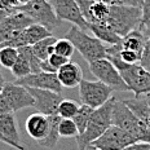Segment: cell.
<instances>
[{
  "mask_svg": "<svg viewBox=\"0 0 150 150\" xmlns=\"http://www.w3.org/2000/svg\"><path fill=\"white\" fill-rule=\"evenodd\" d=\"M115 101L117 98L111 97L102 106L93 110L86 131L76 137L78 150H83L87 145L97 140L109 127L112 126V108H114Z\"/></svg>",
  "mask_w": 150,
  "mask_h": 150,
  "instance_id": "1",
  "label": "cell"
},
{
  "mask_svg": "<svg viewBox=\"0 0 150 150\" xmlns=\"http://www.w3.org/2000/svg\"><path fill=\"white\" fill-rule=\"evenodd\" d=\"M112 124L131 133L137 142H150V127L140 119L124 101H115L112 108Z\"/></svg>",
  "mask_w": 150,
  "mask_h": 150,
  "instance_id": "2",
  "label": "cell"
},
{
  "mask_svg": "<svg viewBox=\"0 0 150 150\" xmlns=\"http://www.w3.org/2000/svg\"><path fill=\"white\" fill-rule=\"evenodd\" d=\"M142 22V9L124 4H110V12L106 25L119 36H126L132 30L139 29Z\"/></svg>",
  "mask_w": 150,
  "mask_h": 150,
  "instance_id": "3",
  "label": "cell"
},
{
  "mask_svg": "<svg viewBox=\"0 0 150 150\" xmlns=\"http://www.w3.org/2000/svg\"><path fill=\"white\" fill-rule=\"evenodd\" d=\"M106 58H109L120 71L128 86V91L133 92L135 96L150 93V71L145 70L140 64H124L117 53H108Z\"/></svg>",
  "mask_w": 150,
  "mask_h": 150,
  "instance_id": "4",
  "label": "cell"
},
{
  "mask_svg": "<svg viewBox=\"0 0 150 150\" xmlns=\"http://www.w3.org/2000/svg\"><path fill=\"white\" fill-rule=\"evenodd\" d=\"M66 38L71 40L75 49L83 56V58L88 64L106 58L108 56V47L104 45V42L96 38L95 35L91 36L83 29L76 25H73L67 31Z\"/></svg>",
  "mask_w": 150,
  "mask_h": 150,
  "instance_id": "5",
  "label": "cell"
},
{
  "mask_svg": "<svg viewBox=\"0 0 150 150\" xmlns=\"http://www.w3.org/2000/svg\"><path fill=\"white\" fill-rule=\"evenodd\" d=\"M17 11L26 13L34 20V22L42 25L49 31L57 29L62 21L57 17L54 8L49 0H30L27 4L18 5Z\"/></svg>",
  "mask_w": 150,
  "mask_h": 150,
  "instance_id": "6",
  "label": "cell"
},
{
  "mask_svg": "<svg viewBox=\"0 0 150 150\" xmlns=\"http://www.w3.org/2000/svg\"><path fill=\"white\" fill-rule=\"evenodd\" d=\"M78 87H79L80 102L93 109H97L108 102L112 97V91H114L111 87L98 79L95 82L83 79Z\"/></svg>",
  "mask_w": 150,
  "mask_h": 150,
  "instance_id": "7",
  "label": "cell"
},
{
  "mask_svg": "<svg viewBox=\"0 0 150 150\" xmlns=\"http://www.w3.org/2000/svg\"><path fill=\"white\" fill-rule=\"evenodd\" d=\"M88 65L91 73L98 80H101L105 84H108L109 87H111L114 91H119V92L128 91V86L124 82L120 71L109 58H101V60H97Z\"/></svg>",
  "mask_w": 150,
  "mask_h": 150,
  "instance_id": "8",
  "label": "cell"
},
{
  "mask_svg": "<svg viewBox=\"0 0 150 150\" xmlns=\"http://www.w3.org/2000/svg\"><path fill=\"white\" fill-rule=\"evenodd\" d=\"M136 142L137 140L131 133L112 124L92 144L101 150H123Z\"/></svg>",
  "mask_w": 150,
  "mask_h": 150,
  "instance_id": "9",
  "label": "cell"
},
{
  "mask_svg": "<svg viewBox=\"0 0 150 150\" xmlns=\"http://www.w3.org/2000/svg\"><path fill=\"white\" fill-rule=\"evenodd\" d=\"M49 1L53 5L56 14L61 21L76 25L84 31L89 30V23L84 18L76 0H49Z\"/></svg>",
  "mask_w": 150,
  "mask_h": 150,
  "instance_id": "10",
  "label": "cell"
},
{
  "mask_svg": "<svg viewBox=\"0 0 150 150\" xmlns=\"http://www.w3.org/2000/svg\"><path fill=\"white\" fill-rule=\"evenodd\" d=\"M18 58L11 69L12 74L14 75L17 79L25 78L27 75L33 73H39L42 71V60L36 57V54L33 51L31 45H25L18 48Z\"/></svg>",
  "mask_w": 150,
  "mask_h": 150,
  "instance_id": "11",
  "label": "cell"
},
{
  "mask_svg": "<svg viewBox=\"0 0 150 150\" xmlns=\"http://www.w3.org/2000/svg\"><path fill=\"white\" fill-rule=\"evenodd\" d=\"M17 84L30 88H40V89H49L54 91L57 93H62V84L57 76V73H49V71H39L33 73L25 78L16 79Z\"/></svg>",
  "mask_w": 150,
  "mask_h": 150,
  "instance_id": "12",
  "label": "cell"
},
{
  "mask_svg": "<svg viewBox=\"0 0 150 150\" xmlns=\"http://www.w3.org/2000/svg\"><path fill=\"white\" fill-rule=\"evenodd\" d=\"M1 93L8 100L13 112L27 108H34L35 100L26 87L17 83H5Z\"/></svg>",
  "mask_w": 150,
  "mask_h": 150,
  "instance_id": "13",
  "label": "cell"
},
{
  "mask_svg": "<svg viewBox=\"0 0 150 150\" xmlns=\"http://www.w3.org/2000/svg\"><path fill=\"white\" fill-rule=\"evenodd\" d=\"M33 95L35 100L34 108L39 112H43L45 115H54L57 114L58 106H60L62 98V93H57L54 91L49 89H40V88H30L26 87Z\"/></svg>",
  "mask_w": 150,
  "mask_h": 150,
  "instance_id": "14",
  "label": "cell"
},
{
  "mask_svg": "<svg viewBox=\"0 0 150 150\" xmlns=\"http://www.w3.org/2000/svg\"><path fill=\"white\" fill-rule=\"evenodd\" d=\"M0 141L17 150H25V146L21 144L14 112L0 115Z\"/></svg>",
  "mask_w": 150,
  "mask_h": 150,
  "instance_id": "15",
  "label": "cell"
},
{
  "mask_svg": "<svg viewBox=\"0 0 150 150\" xmlns=\"http://www.w3.org/2000/svg\"><path fill=\"white\" fill-rule=\"evenodd\" d=\"M25 127H26V132L29 133V136L38 142L40 140L45 139V136L48 135L49 118L48 115L43 114V112H34L27 118Z\"/></svg>",
  "mask_w": 150,
  "mask_h": 150,
  "instance_id": "16",
  "label": "cell"
},
{
  "mask_svg": "<svg viewBox=\"0 0 150 150\" xmlns=\"http://www.w3.org/2000/svg\"><path fill=\"white\" fill-rule=\"evenodd\" d=\"M57 76L60 79L62 87L66 88H74L80 84L83 80V71L76 62L69 61L61 69H58Z\"/></svg>",
  "mask_w": 150,
  "mask_h": 150,
  "instance_id": "17",
  "label": "cell"
},
{
  "mask_svg": "<svg viewBox=\"0 0 150 150\" xmlns=\"http://www.w3.org/2000/svg\"><path fill=\"white\" fill-rule=\"evenodd\" d=\"M146 40H148V38L145 36V34H144L139 27V29L132 30L131 33H128L126 36L122 38L120 45H122V48H124V49H131V51L137 52L139 54H142L144 47L146 44Z\"/></svg>",
  "mask_w": 150,
  "mask_h": 150,
  "instance_id": "18",
  "label": "cell"
},
{
  "mask_svg": "<svg viewBox=\"0 0 150 150\" xmlns=\"http://www.w3.org/2000/svg\"><path fill=\"white\" fill-rule=\"evenodd\" d=\"M49 118V131L48 135L45 136V139L38 141L39 146L44 149H53L56 145H57L58 140H60V122L62 118L58 114L54 115H48Z\"/></svg>",
  "mask_w": 150,
  "mask_h": 150,
  "instance_id": "19",
  "label": "cell"
},
{
  "mask_svg": "<svg viewBox=\"0 0 150 150\" xmlns=\"http://www.w3.org/2000/svg\"><path fill=\"white\" fill-rule=\"evenodd\" d=\"M89 31H92V34L96 38H98L101 42L109 45H114L122 42V36L118 35L106 23H89Z\"/></svg>",
  "mask_w": 150,
  "mask_h": 150,
  "instance_id": "20",
  "label": "cell"
},
{
  "mask_svg": "<svg viewBox=\"0 0 150 150\" xmlns=\"http://www.w3.org/2000/svg\"><path fill=\"white\" fill-rule=\"evenodd\" d=\"M124 102H126V104L129 106V109L133 112H135V114L140 118V119L148 124L149 118H150V106L148 104V101H146L145 95L135 96L133 98L126 100ZM148 126H149V124H148Z\"/></svg>",
  "mask_w": 150,
  "mask_h": 150,
  "instance_id": "21",
  "label": "cell"
},
{
  "mask_svg": "<svg viewBox=\"0 0 150 150\" xmlns=\"http://www.w3.org/2000/svg\"><path fill=\"white\" fill-rule=\"evenodd\" d=\"M56 42H57V39L53 35H51V36H47L44 39H42L40 42L35 43V44L31 47H33V51L36 54V57L42 61H45V60H48L49 56L54 52Z\"/></svg>",
  "mask_w": 150,
  "mask_h": 150,
  "instance_id": "22",
  "label": "cell"
},
{
  "mask_svg": "<svg viewBox=\"0 0 150 150\" xmlns=\"http://www.w3.org/2000/svg\"><path fill=\"white\" fill-rule=\"evenodd\" d=\"M93 110H95V109L91 108V106H88V105L82 104L79 106V110H78V112L75 114V117L73 118L75 124L78 126V129H79V135H82L84 131H86Z\"/></svg>",
  "mask_w": 150,
  "mask_h": 150,
  "instance_id": "23",
  "label": "cell"
},
{
  "mask_svg": "<svg viewBox=\"0 0 150 150\" xmlns=\"http://www.w3.org/2000/svg\"><path fill=\"white\" fill-rule=\"evenodd\" d=\"M18 48L14 47H1L0 48V65L11 70L18 58Z\"/></svg>",
  "mask_w": 150,
  "mask_h": 150,
  "instance_id": "24",
  "label": "cell"
},
{
  "mask_svg": "<svg viewBox=\"0 0 150 150\" xmlns=\"http://www.w3.org/2000/svg\"><path fill=\"white\" fill-rule=\"evenodd\" d=\"M79 106L80 105L74 100H62L60 106H58L57 114L61 118H71L73 119L79 110Z\"/></svg>",
  "mask_w": 150,
  "mask_h": 150,
  "instance_id": "25",
  "label": "cell"
},
{
  "mask_svg": "<svg viewBox=\"0 0 150 150\" xmlns=\"http://www.w3.org/2000/svg\"><path fill=\"white\" fill-rule=\"evenodd\" d=\"M60 135L62 137H74V139L79 136V129H78V126L75 124L74 119L62 118L60 122Z\"/></svg>",
  "mask_w": 150,
  "mask_h": 150,
  "instance_id": "26",
  "label": "cell"
},
{
  "mask_svg": "<svg viewBox=\"0 0 150 150\" xmlns=\"http://www.w3.org/2000/svg\"><path fill=\"white\" fill-rule=\"evenodd\" d=\"M74 51H75V47L74 44L71 43V40H69L67 38H64V39H57L54 44V53L60 56H64L70 60L74 54Z\"/></svg>",
  "mask_w": 150,
  "mask_h": 150,
  "instance_id": "27",
  "label": "cell"
},
{
  "mask_svg": "<svg viewBox=\"0 0 150 150\" xmlns=\"http://www.w3.org/2000/svg\"><path fill=\"white\" fill-rule=\"evenodd\" d=\"M49 62V65L54 69L56 71H58V69H61L62 66H64L66 62H69L70 60L69 58H66V57H64V56H60V54H57V53H54L53 52L51 56L48 57V60H47Z\"/></svg>",
  "mask_w": 150,
  "mask_h": 150,
  "instance_id": "28",
  "label": "cell"
},
{
  "mask_svg": "<svg viewBox=\"0 0 150 150\" xmlns=\"http://www.w3.org/2000/svg\"><path fill=\"white\" fill-rule=\"evenodd\" d=\"M140 65H141L145 70L150 71V38L146 40V44L144 47L141 60H140Z\"/></svg>",
  "mask_w": 150,
  "mask_h": 150,
  "instance_id": "29",
  "label": "cell"
},
{
  "mask_svg": "<svg viewBox=\"0 0 150 150\" xmlns=\"http://www.w3.org/2000/svg\"><path fill=\"white\" fill-rule=\"evenodd\" d=\"M20 5L17 0H0V11L13 12Z\"/></svg>",
  "mask_w": 150,
  "mask_h": 150,
  "instance_id": "30",
  "label": "cell"
},
{
  "mask_svg": "<svg viewBox=\"0 0 150 150\" xmlns=\"http://www.w3.org/2000/svg\"><path fill=\"white\" fill-rule=\"evenodd\" d=\"M7 112H13L11 105H9L8 100L5 98V96L3 93H0V115L1 114H7Z\"/></svg>",
  "mask_w": 150,
  "mask_h": 150,
  "instance_id": "31",
  "label": "cell"
},
{
  "mask_svg": "<svg viewBox=\"0 0 150 150\" xmlns=\"http://www.w3.org/2000/svg\"><path fill=\"white\" fill-rule=\"evenodd\" d=\"M141 9H142V22L150 20V0H142Z\"/></svg>",
  "mask_w": 150,
  "mask_h": 150,
  "instance_id": "32",
  "label": "cell"
},
{
  "mask_svg": "<svg viewBox=\"0 0 150 150\" xmlns=\"http://www.w3.org/2000/svg\"><path fill=\"white\" fill-rule=\"evenodd\" d=\"M140 30H141L142 33L145 34V36L149 39L150 38V20L145 21V22H142L141 25H140Z\"/></svg>",
  "mask_w": 150,
  "mask_h": 150,
  "instance_id": "33",
  "label": "cell"
},
{
  "mask_svg": "<svg viewBox=\"0 0 150 150\" xmlns=\"http://www.w3.org/2000/svg\"><path fill=\"white\" fill-rule=\"evenodd\" d=\"M1 66V65H0ZM5 80H4V76H3V74H1V71H0V93H1V91L3 88H4V86H5Z\"/></svg>",
  "mask_w": 150,
  "mask_h": 150,
  "instance_id": "34",
  "label": "cell"
},
{
  "mask_svg": "<svg viewBox=\"0 0 150 150\" xmlns=\"http://www.w3.org/2000/svg\"><path fill=\"white\" fill-rule=\"evenodd\" d=\"M83 150H101V149H98L97 146H95L93 144H89V145H87L86 148H84Z\"/></svg>",
  "mask_w": 150,
  "mask_h": 150,
  "instance_id": "35",
  "label": "cell"
},
{
  "mask_svg": "<svg viewBox=\"0 0 150 150\" xmlns=\"http://www.w3.org/2000/svg\"><path fill=\"white\" fill-rule=\"evenodd\" d=\"M123 150H140V149H139V146H137V142H136V144H133V145L127 146V148L123 149Z\"/></svg>",
  "mask_w": 150,
  "mask_h": 150,
  "instance_id": "36",
  "label": "cell"
},
{
  "mask_svg": "<svg viewBox=\"0 0 150 150\" xmlns=\"http://www.w3.org/2000/svg\"><path fill=\"white\" fill-rule=\"evenodd\" d=\"M18 3H20V5H22V4H27V3L30 1V0H17Z\"/></svg>",
  "mask_w": 150,
  "mask_h": 150,
  "instance_id": "37",
  "label": "cell"
},
{
  "mask_svg": "<svg viewBox=\"0 0 150 150\" xmlns=\"http://www.w3.org/2000/svg\"><path fill=\"white\" fill-rule=\"evenodd\" d=\"M101 1H105V0H101Z\"/></svg>",
  "mask_w": 150,
  "mask_h": 150,
  "instance_id": "38",
  "label": "cell"
}]
</instances>
